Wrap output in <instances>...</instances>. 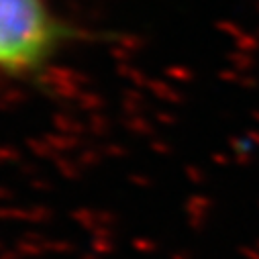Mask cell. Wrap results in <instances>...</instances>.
<instances>
[{
	"label": "cell",
	"mask_w": 259,
	"mask_h": 259,
	"mask_svg": "<svg viewBox=\"0 0 259 259\" xmlns=\"http://www.w3.org/2000/svg\"><path fill=\"white\" fill-rule=\"evenodd\" d=\"M74 37L49 0H0V74L27 80L43 74Z\"/></svg>",
	"instance_id": "6da1fadb"
}]
</instances>
